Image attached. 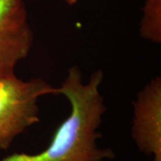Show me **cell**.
I'll list each match as a JSON object with an SVG mask.
<instances>
[{
    "mask_svg": "<svg viewBox=\"0 0 161 161\" xmlns=\"http://www.w3.org/2000/svg\"><path fill=\"white\" fill-rule=\"evenodd\" d=\"M57 94L58 88L41 78L0 77V150H8L19 135L40 122V98Z\"/></svg>",
    "mask_w": 161,
    "mask_h": 161,
    "instance_id": "7a4b0ae2",
    "label": "cell"
},
{
    "mask_svg": "<svg viewBox=\"0 0 161 161\" xmlns=\"http://www.w3.org/2000/svg\"><path fill=\"white\" fill-rule=\"evenodd\" d=\"M34 41L24 0H0V77L15 75Z\"/></svg>",
    "mask_w": 161,
    "mask_h": 161,
    "instance_id": "3957f363",
    "label": "cell"
},
{
    "mask_svg": "<svg viewBox=\"0 0 161 161\" xmlns=\"http://www.w3.org/2000/svg\"><path fill=\"white\" fill-rule=\"evenodd\" d=\"M103 72L95 71L86 83L79 67L72 66L58 87L70 104V114L58 126L50 143L36 154L14 153L0 161H104L115 153L99 147L98 130L107 108L100 93Z\"/></svg>",
    "mask_w": 161,
    "mask_h": 161,
    "instance_id": "6da1fadb",
    "label": "cell"
},
{
    "mask_svg": "<svg viewBox=\"0 0 161 161\" xmlns=\"http://www.w3.org/2000/svg\"><path fill=\"white\" fill-rule=\"evenodd\" d=\"M63 1L64 3H66L67 5H69V6H74L77 3L78 0H63Z\"/></svg>",
    "mask_w": 161,
    "mask_h": 161,
    "instance_id": "8992f818",
    "label": "cell"
},
{
    "mask_svg": "<svg viewBox=\"0 0 161 161\" xmlns=\"http://www.w3.org/2000/svg\"><path fill=\"white\" fill-rule=\"evenodd\" d=\"M133 106L132 136L140 151L161 161V77L155 76L139 92Z\"/></svg>",
    "mask_w": 161,
    "mask_h": 161,
    "instance_id": "277c9868",
    "label": "cell"
},
{
    "mask_svg": "<svg viewBox=\"0 0 161 161\" xmlns=\"http://www.w3.org/2000/svg\"><path fill=\"white\" fill-rule=\"evenodd\" d=\"M140 35L156 44L161 42V0H146L140 23Z\"/></svg>",
    "mask_w": 161,
    "mask_h": 161,
    "instance_id": "5b68a950",
    "label": "cell"
}]
</instances>
